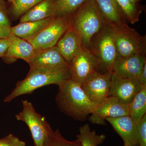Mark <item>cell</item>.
<instances>
[{
	"label": "cell",
	"mask_w": 146,
	"mask_h": 146,
	"mask_svg": "<svg viewBox=\"0 0 146 146\" xmlns=\"http://www.w3.org/2000/svg\"><path fill=\"white\" fill-rule=\"evenodd\" d=\"M142 87L138 79L123 77L113 72L108 97L117 99L123 104L129 105Z\"/></svg>",
	"instance_id": "obj_11"
},
{
	"label": "cell",
	"mask_w": 146,
	"mask_h": 146,
	"mask_svg": "<svg viewBox=\"0 0 146 146\" xmlns=\"http://www.w3.org/2000/svg\"><path fill=\"white\" fill-rule=\"evenodd\" d=\"M132 2L134 3H138L139 1L140 0H130Z\"/></svg>",
	"instance_id": "obj_32"
},
{
	"label": "cell",
	"mask_w": 146,
	"mask_h": 146,
	"mask_svg": "<svg viewBox=\"0 0 146 146\" xmlns=\"http://www.w3.org/2000/svg\"><path fill=\"white\" fill-rule=\"evenodd\" d=\"M22 102L23 110L16 115V119L26 123L28 126L35 146H46L53 131L46 118L36 112L31 102L27 100Z\"/></svg>",
	"instance_id": "obj_6"
},
{
	"label": "cell",
	"mask_w": 146,
	"mask_h": 146,
	"mask_svg": "<svg viewBox=\"0 0 146 146\" xmlns=\"http://www.w3.org/2000/svg\"><path fill=\"white\" fill-rule=\"evenodd\" d=\"M35 51L34 57L29 63V71L69 73V64L57 46Z\"/></svg>",
	"instance_id": "obj_7"
},
{
	"label": "cell",
	"mask_w": 146,
	"mask_h": 146,
	"mask_svg": "<svg viewBox=\"0 0 146 146\" xmlns=\"http://www.w3.org/2000/svg\"><path fill=\"white\" fill-rule=\"evenodd\" d=\"M42 0H15L12 5L11 13L14 18L21 17L28 11Z\"/></svg>",
	"instance_id": "obj_24"
},
{
	"label": "cell",
	"mask_w": 146,
	"mask_h": 146,
	"mask_svg": "<svg viewBox=\"0 0 146 146\" xmlns=\"http://www.w3.org/2000/svg\"><path fill=\"white\" fill-rule=\"evenodd\" d=\"M46 146H82L78 139L74 141H68L60 133L59 129L53 131L50 136Z\"/></svg>",
	"instance_id": "obj_25"
},
{
	"label": "cell",
	"mask_w": 146,
	"mask_h": 146,
	"mask_svg": "<svg viewBox=\"0 0 146 146\" xmlns=\"http://www.w3.org/2000/svg\"><path fill=\"white\" fill-rule=\"evenodd\" d=\"M9 2L11 3L12 5L14 4V3H15V0H7Z\"/></svg>",
	"instance_id": "obj_33"
},
{
	"label": "cell",
	"mask_w": 146,
	"mask_h": 146,
	"mask_svg": "<svg viewBox=\"0 0 146 146\" xmlns=\"http://www.w3.org/2000/svg\"><path fill=\"white\" fill-rule=\"evenodd\" d=\"M139 80L142 86L146 85V62L143 67Z\"/></svg>",
	"instance_id": "obj_31"
},
{
	"label": "cell",
	"mask_w": 146,
	"mask_h": 146,
	"mask_svg": "<svg viewBox=\"0 0 146 146\" xmlns=\"http://www.w3.org/2000/svg\"><path fill=\"white\" fill-rule=\"evenodd\" d=\"M115 131L122 138L124 146H140L136 121L129 116L106 119Z\"/></svg>",
	"instance_id": "obj_14"
},
{
	"label": "cell",
	"mask_w": 146,
	"mask_h": 146,
	"mask_svg": "<svg viewBox=\"0 0 146 146\" xmlns=\"http://www.w3.org/2000/svg\"><path fill=\"white\" fill-rule=\"evenodd\" d=\"M105 23L95 0H89L70 18V27L81 37L82 46L89 49L91 38Z\"/></svg>",
	"instance_id": "obj_2"
},
{
	"label": "cell",
	"mask_w": 146,
	"mask_h": 146,
	"mask_svg": "<svg viewBox=\"0 0 146 146\" xmlns=\"http://www.w3.org/2000/svg\"><path fill=\"white\" fill-rule=\"evenodd\" d=\"M56 46L69 64L83 46L81 37L70 26L58 40Z\"/></svg>",
	"instance_id": "obj_16"
},
{
	"label": "cell",
	"mask_w": 146,
	"mask_h": 146,
	"mask_svg": "<svg viewBox=\"0 0 146 146\" xmlns=\"http://www.w3.org/2000/svg\"><path fill=\"white\" fill-rule=\"evenodd\" d=\"M70 78L69 73L53 72L46 71H29L26 77L18 81L11 93L4 100V102H9L16 97L31 94L36 89L43 86L58 84Z\"/></svg>",
	"instance_id": "obj_4"
},
{
	"label": "cell",
	"mask_w": 146,
	"mask_h": 146,
	"mask_svg": "<svg viewBox=\"0 0 146 146\" xmlns=\"http://www.w3.org/2000/svg\"><path fill=\"white\" fill-rule=\"evenodd\" d=\"M53 17L40 21L20 23L15 26L11 27V34L27 41L44 29L50 23Z\"/></svg>",
	"instance_id": "obj_18"
},
{
	"label": "cell",
	"mask_w": 146,
	"mask_h": 146,
	"mask_svg": "<svg viewBox=\"0 0 146 146\" xmlns=\"http://www.w3.org/2000/svg\"><path fill=\"white\" fill-rule=\"evenodd\" d=\"M105 22L112 25L125 23V17L116 0H95Z\"/></svg>",
	"instance_id": "obj_17"
},
{
	"label": "cell",
	"mask_w": 146,
	"mask_h": 146,
	"mask_svg": "<svg viewBox=\"0 0 146 146\" xmlns=\"http://www.w3.org/2000/svg\"><path fill=\"white\" fill-rule=\"evenodd\" d=\"M76 137L82 146H98L102 144L106 138L104 134L99 135L95 130L91 131L88 123L80 127L79 133Z\"/></svg>",
	"instance_id": "obj_22"
},
{
	"label": "cell",
	"mask_w": 146,
	"mask_h": 146,
	"mask_svg": "<svg viewBox=\"0 0 146 146\" xmlns=\"http://www.w3.org/2000/svg\"><path fill=\"white\" fill-rule=\"evenodd\" d=\"M89 0H54L53 17L70 19L77 10Z\"/></svg>",
	"instance_id": "obj_20"
},
{
	"label": "cell",
	"mask_w": 146,
	"mask_h": 146,
	"mask_svg": "<svg viewBox=\"0 0 146 146\" xmlns=\"http://www.w3.org/2000/svg\"><path fill=\"white\" fill-rule=\"evenodd\" d=\"M0 146H26L23 141H21L12 134H9L0 139Z\"/></svg>",
	"instance_id": "obj_28"
},
{
	"label": "cell",
	"mask_w": 146,
	"mask_h": 146,
	"mask_svg": "<svg viewBox=\"0 0 146 146\" xmlns=\"http://www.w3.org/2000/svg\"><path fill=\"white\" fill-rule=\"evenodd\" d=\"M89 117L92 124L105 125L106 119L129 116V105L123 104L117 99L108 97L95 108Z\"/></svg>",
	"instance_id": "obj_12"
},
{
	"label": "cell",
	"mask_w": 146,
	"mask_h": 146,
	"mask_svg": "<svg viewBox=\"0 0 146 146\" xmlns=\"http://www.w3.org/2000/svg\"><path fill=\"white\" fill-rule=\"evenodd\" d=\"M113 71L104 74L95 71L85 80L81 87L89 100L99 105L108 97Z\"/></svg>",
	"instance_id": "obj_10"
},
{
	"label": "cell",
	"mask_w": 146,
	"mask_h": 146,
	"mask_svg": "<svg viewBox=\"0 0 146 146\" xmlns=\"http://www.w3.org/2000/svg\"><path fill=\"white\" fill-rule=\"evenodd\" d=\"M11 42L3 60L6 63H10L17 59H23L29 63L35 54L32 45L27 40L11 35Z\"/></svg>",
	"instance_id": "obj_15"
},
{
	"label": "cell",
	"mask_w": 146,
	"mask_h": 146,
	"mask_svg": "<svg viewBox=\"0 0 146 146\" xmlns=\"http://www.w3.org/2000/svg\"><path fill=\"white\" fill-rule=\"evenodd\" d=\"M89 49L100 61L99 67L106 72L113 71L117 52L112 25L106 23L91 38Z\"/></svg>",
	"instance_id": "obj_3"
},
{
	"label": "cell",
	"mask_w": 146,
	"mask_h": 146,
	"mask_svg": "<svg viewBox=\"0 0 146 146\" xmlns=\"http://www.w3.org/2000/svg\"><path fill=\"white\" fill-rule=\"evenodd\" d=\"M129 117L137 121L146 115V85H143L140 92L129 104Z\"/></svg>",
	"instance_id": "obj_21"
},
{
	"label": "cell",
	"mask_w": 146,
	"mask_h": 146,
	"mask_svg": "<svg viewBox=\"0 0 146 146\" xmlns=\"http://www.w3.org/2000/svg\"><path fill=\"white\" fill-rule=\"evenodd\" d=\"M125 16L126 19L131 24L139 20L143 9L139 3H134L130 0H116Z\"/></svg>",
	"instance_id": "obj_23"
},
{
	"label": "cell",
	"mask_w": 146,
	"mask_h": 146,
	"mask_svg": "<svg viewBox=\"0 0 146 146\" xmlns=\"http://www.w3.org/2000/svg\"><path fill=\"white\" fill-rule=\"evenodd\" d=\"M70 26V19L53 17L44 29L27 41L32 45L35 51L54 46Z\"/></svg>",
	"instance_id": "obj_8"
},
{
	"label": "cell",
	"mask_w": 146,
	"mask_h": 146,
	"mask_svg": "<svg viewBox=\"0 0 146 146\" xmlns=\"http://www.w3.org/2000/svg\"><path fill=\"white\" fill-rule=\"evenodd\" d=\"M100 61L88 48L82 46L69 63L70 78L82 85L91 73L99 67Z\"/></svg>",
	"instance_id": "obj_9"
},
{
	"label": "cell",
	"mask_w": 146,
	"mask_h": 146,
	"mask_svg": "<svg viewBox=\"0 0 146 146\" xmlns=\"http://www.w3.org/2000/svg\"><path fill=\"white\" fill-rule=\"evenodd\" d=\"M136 127L140 140V145L146 146V114L136 121Z\"/></svg>",
	"instance_id": "obj_26"
},
{
	"label": "cell",
	"mask_w": 146,
	"mask_h": 146,
	"mask_svg": "<svg viewBox=\"0 0 146 146\" xmlns=\"http://www.w3.org/2000/svg\"><path fill=\"white\" fill-rule=\"evenodd\" d=\"M54 0H42L20 18V23L40 21L52 17L54 14Z\"/></svg>",
	"instance_id": "obj_19"
},
{
	"label": "cell",
	"mask_w": 146,
	"mask_h": 146,
	"mask_svg": "<svg viewBox=\"0 0 146 146\" xmlns=\"http://www.w3.org/2000/svg\"><path fill=\"white\" fill-rule=\"evenodd\" d=\"M10 36L7 38H0V57L3 58L5 55L10 46L11 42Z\"/></svg>",
	"instance_id": "obj_29"
},
{
	"label": "cell",
	"mask_w": 146,
	"mask_h": 146,
	"mask_svg": "<svg viewBox=\"0 0 146 146\" xmlns=\"http://www.w3.org/2000/svg\"></svg>",
	"instance_id": "obj_34"
},
{
	"label": "cell",
	"mask_w": 146,
	"mask_h": 146,
	"mask_svg": "<svg viewBox=\"0 0 146 146\" xmlns=\"http://www.w3.org/2000/svg\"><path fill=\"white\" fill-rule=\"evenodd\" d=\"M118 55L127 57L133 55H146V36L141 35L126 23L112 25Z\"/></svg>",
	"instance_id": "obj_5"
},
{
	"label": "cell",
	"mask_w": 146,
	"mask_h": 146,
	"mask_svg": "<svg viewBox=\"0 0 146 146\" xmlns=\"http://www.w3.org/2000/svg\"><path fill=\"white\" fill-rule=\"evenodd\" d=\"M146 62L145 54H136L127 57H122L117 54L113 72L123 77L139 79Z\"/></svg>",
	"instance_id": "obj_13"
},
{
	"label": "cell",
	"mask_w": 146,
	"mask_h": 146,
	"mask_svg": "<svg viewBox=\"0 0 146 146\" xmlns=\"http://www.w3.org/2000/svg\"><path fill=\"white\" fill-rule=\"evenodd\" d=\"M56 102L58 109L76 120L85 121L98 105L89 99L79 84L68 79L58 85Z\"/></svg>",
	"instance_id": "obj_1"
},
{
	"label": "cell",
	"mask_w": 146,
	"mask_h": 146,
	"mask_svg": "<svg viewBox=\"0 0 146 146\" xmlns=\"http://www.w3.org/2000/svg\"><path fill=\"white\" fill-rule=\"evenodd\" d=\"M11 28L0 26V38H7L10 36Z\"/></svg>",
	"instance_id": "obj_30"
},
{
	"label": "cell",
	"mask_w": 146,
	"mask_h": 146,
	"mask_svg": "<svg viewBox=\"0 0 146 146\" xmlns=\"http://www.w3.org/2000/svg\"><path fill=\"white\" fill-rule=\"evenodd\" d=\"M11 22L5 0H0V26L11 27Z\"/></svg>",
	"instance_id": "obj_27"
}]
</instances>
